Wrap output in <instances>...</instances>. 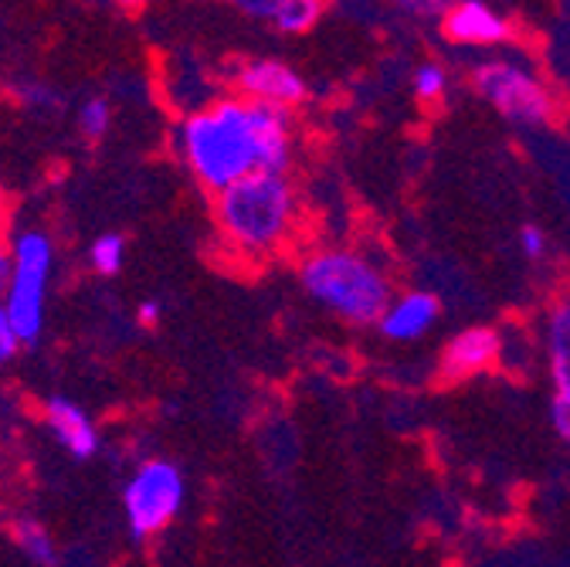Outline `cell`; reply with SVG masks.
Here are the masks:
<instances>
[{
    "instance_id": "9c48e42d",
    "label": "cell",
    "mask_w": 570,
    "mask_h": 567,
    "mask_svg": "<svg viewBox=\"0 0 570 567\" xmlns=\"http://www.w3.org/2000/svg\"><path fill=\"white\" fill-rule=\"evenodd\" d=\"M499 350H503V336H499L492 326H469L442 346L439 371L445 381L479 378L499 361Z\"/></svg>"
},
{
    "instance_id": "ffe728a7",
    "label": "cell",
    "mask_w": 570,
    "mask_h": 567,
    "mask_svg": "<svg viewBox=\"0 0 570 567\" xmlns=\"http://www.w3.org/2000/svg\"><path fill=\"white\" fill-rule=\"evenodd\" d=\"M520 252L527 255V258H543L547 255V235L537 228V225H527V228H520Z\"/></svg>"
},
{
    "instance_id": "6da1fadb",
    "label": "cell",
    "mask_w": 570,
    "mask_h": 567,
    "mask_svg": "<svg viewBox=\"0 0 570 567\" xmlns=\"http://www.w3.org/2000/svg\"><path fill=\"white\" fill-rule=\"evenodd\" d=\"M177 154L200 187L222 194L252 174L289 170L293 119L285 109L225 96L180 119Z\"/></svg>"
},
{
    "instance_id": "4fadbf2b",
    "label": "cell",
    "mask_w": 570,
    "mask_h": 567,
    "mask_svg": "<svg viewBox=\"0 0 570 567\" xmlns=\"http://www.w3.org/2000/svg\"><path fill=\"white\" fill-rule=\"evenodd\" d=\"M547 364L557 391H570V300L547 313Z\"/></svg>"
},
{
    "instance_id": "ba28073f",
    "label": "cell",
    "mask_w": 570,
    "mask_h": 567,
    "mask_svg": "<svg viewBox=\"0 0 570 567\" xmlns=\"http://www.w3.org/2000/svg\"><path fill=\"white\" fill-rule=\"evenodd\" d=\"M442 35L459 48H499L517 38V21L485 0H459L442 14Z\"/></svg>"
},
{
    "instance_id": "9a60e30c",
    "label": "cell",
    "mask_w": 570,
    "mask_h": 567,
    "mask_svg": "<svg viewBox=\"0 0 570 567\" xmlns=\"http://www.w3.org/2000/svg\"><path fill=\"white\" fill-rule=\"evenodd\" d=\"M126 262V242L122 235L109 232V235H99L89 248V265L99 272V275H116Z\"/></svg>"
},
{
    "instance_id": "7a4b0ae2",
    "label": "cell",
    "mask_w": 570,
    "mask_h": 567,
    "mask_svg": "<svg viewBox=\"0 0 570 567\" xmlns=\"http://www.w3.org/2000/svg\"><path fill=\"white\" fill-rule=\"evenodd\" d=\"M214 222L232 252L242 258H268L296 235L299 197L285 174H252L214 194Z\"/></svg>"
},
{
    "instance_id": "30bf717a",
    "label": "cell",
    "mask_w": 570,
    "mask_h": 567,
    "mask_svg": "<svg viewBox=\"0 0 570 567\" xmlns=\"http://www.w3.org/2000/svg\"><path fill=\"white\" fill-rule=\"evenodd\" d=\"M439 313H442V303H439L435 293L407 290V293H397L391 300V306L384 310L377 330L394 343H411V340H421L428 330L439 323Z\"/></svg>"
},
{
    "instance_id": "2e32d148",
    "label": "cell",
    "mask_w": 570,
    "mask_h": 567,
    "mask_svg": "<svg viewBox=\"0 0 570 567\" xmlns=\"http://www.w3.org/2000/svg\"><path fill=\"white\" fill-rule=\"evenodd\" d=\"M411 86H414V96H417L421 102H439V99L445 96V89H449V72H445V65H439V61H424V65H417Z\"/></svg>"
},
{
    "instance_id": "603a6c76",
    "label": "cell",
    "mask_w": 570,
    "mask_h": 567,
    "mask_svg": "<svg viewBox=\"0 0 570 567\" xmlns=\"http://www.w3.org/2000/svg\"><path fill=\"white\" fill-rule=\"evenodd\" d=\"M8 222H11V201H8V190L0 184V238L8 232Z\"/></svg>"
},
{
    "instance_id": "d6986e66",
    "label": "cell",
    "mask_w": 570,
    "mask_h": 567,
    "mask_svg": "<svg viewBox=\"0 0 570 567\" xmlns=\"http://www.w3.org/2000/svg\"><path fill=\"white\" fill-rule=\"evenodd\" d=\"M550 421L563 442H570V391H553L550 401Z\"/></svg>"
},
{
    "instance_id": "277c9868",
    "label": "cell",
    "mask_w": 570,
    "mask_h": 567,
    "mask_svg": "<svg viewBox=\"0 0 570 567\" xmlns=\"http://www.w3.org/2000/svg\"><path fill=\"white\" fill-rule=\"evenodd\" d=\"M472 89L517 126H543L557 113V96L533 65L513 55H492L472 65Z\"/></svg>"
},
{
    "instance_id": "e0dca14e",
    "label": "cell",
    "mask_w": 570,
    "mask_h": 567,
    "mask_svg": "<svg viewBox=\"0 0 570 567\" xmlns=\"http://www.w3.org/2000/svg\"><path fill=\"white\" fill-rule=\"evenodd\" d=\"M109 126H112V106H109V99L106 96L86 99L82 109H79V129H82V136L86 139H102L109 133Z\"/></svg>"
},
{
    "instance_id": "ac0fdd59",
    "label": "cell",
    "mask_w": 570,
    "mask_h": 567,
    "mask_svg": "<svg viewBox=\"0 0 570 567\" xmlns=\"http://www.w3.org/2000/svg\"><path fill=\"white\" fill-rule=\"evenodd\" d=\"M21 346H24V343H21V336H18V330H14L11 316L4 313V306H0V368L11 364V361H14V353H18Z\"/></svg>"
},
{
    "instance_id": "8992f818",
    "label": "cell",
    "mask_w": 570,
    "mask_h": 567,
    "mask_svg": "<svg viewBox=\"0 0 570 567\" xmlns=\"http://www.w3.org/2000/svg\"><path fill=\"white\" fill-rule=\"evenodd\" d=\"M184 472L170 459H147L132 469L122 486V507L132 537H154L160 534L184 507Z\"/></svg>"
},
{
    "instance_id": "5bb4252c",
    "label": "cell",
    "mask_w": 570,
    "mask_h": 567,
    "mask_svg": "<svg viewBox=\"0 0 570 567\" xmlns=\"http://www.w3.org/2000/svg\"><path fill=\"white\" fill-rule=\"evenodd\" d=\"M14 544L21 547V554L28 560H35L38 567H55L58 564V547H55V537L45 524L24 517L14 524Z\"/></svg>"
},
{
    "instance_id": "7402d4cb",
    "label": "cell",
    "mask_w": 570,
    "mask_h": 567,
    "mask_svg": "<svg viewBox=\"0 0 570 567\" xmlns=\"http://www.w3.org/2000/svg\"><path fill=\"white\" fill-rule=\"evenodd\" d=\"M136 316H139V323H142V326H154V323L160 320V303H154V300H147V303H139Z\"/></svg>"
},
{
    "instance_id": "7c38bea8",
    "label": "cell",
    "mask_w": 570,
    "mask_h": 567,
    "mask_svg": "<svg viewBox=\"0 0 570 567\" xmlns=\"http://www.w3.org/2000/svg\"><path fill=\"white\" fill-rule=\"evenodd\" d=\"M238 11L252 21L272 25L278 35H303L323 18L320 0H242Z\"/></svg>"
},
{
    "instance_id": "52a82bcc",
    "label": "cell",
    "mask_w": 570,
    "mask_h": 567,
    "mask_svg": "<svg viewBox=\"0 0 570 567\" xmlns=\"http://www.w3.org/2000/svg\"><path fill=\"white\" fill-rule=\"evenodd\" d=\"M235 89L242 99L275 106L293 113L306 99V79L296 72L293 65H285L278 58H248L238 65L235 72Z\"/></svg>"
},
{
    "instance_id": "3957f363",
    "label": "cell",
    "mask_w": 570,
    "mask_h": 567,
    "mask_svg": "<svg viewBox=\"0 0 570 567\" xmlns=\"http://www.w3.org/2000/svg\"><path fill=\"white\" fill-rule=\"evenodd\" d=\"M299 282L323 310L353 326L381 323L394 300L387 272L371 255L353 248H316L303 255Z\"/></svg>"
},
{
    "instance_id": "5b68a950",
    "label": "cell",
    "mask_w": 570,
    "mask_h": 567,
    "mask_svg": "<svg viewBox=\"0 0 570 567\" xmlns=\"http://www.w3.org/2000/svg\"><path fill=\"white\" fill-rule=\"evenodd\" d=\"M11 258H14V275L4 296V313L11 316L21 343H35L45 330V293L55 262V245L45 232L31 228L14 235Z\"/></svg>"
},
{
    "instance_id": "44dd1931",
    "label": "cell",
    "mask_w": 570,
    "mask_h": 567,
    "mask_svg": "<svg viewBox=\"0 0 570 567\" xmlns=\"http://www.w3.org/2000/svg\"><path fill=\"white\" fill-rule=\"evenodd\" d=\"M11 275H14V258H11V248L0 245V306H4V296L11 290Z\"/></svg>"
},
{
    "instance_id": "8fae6325",
    "label": "cell",
    "mask_w": 570,
    "mask_h": 567,
    "mask_svg": "<svg viewBox=\"0 0 570 567\" xmlns=\"http://www.w3.org/2000/svg\"><path fill=\"white\" fill-rule=\"evenodd\" d=\"M45 421H48L51 436H55L71 456H76V459L96 456V449H99V429H96V421L89 418L86 408H79L76 401H68V398L55 394V398L45 401Z\"/></svg>"
}]
</instances>
